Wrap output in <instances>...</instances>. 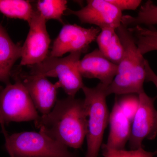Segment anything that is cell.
<instances>
[{
  "label": "cell",
  "instance_id": "8fae6325",
  "mask_svg": "<svg viewBox=\"0 0 157 157\" xmlns=\"http://www.w3.org/2000/svg\"><path fill=\"white\" fill-rule=\"evenodd\" d=\"M17 76L25 88L36 109L42 115L48 114L57 101L58 82L53 84L44 76L34 74L17 73Z\"/></svg>",
  "mask_w": 157,
  "mask_h": 157
},
{
  "label": "cell",
  "instance_id": "ac0fdd59",
  "mask_svg": "<svg viewBox=\"0 0 157 157\" xmlns=\"http://www.w3.org/2000/svg\"><path fill=\"white\" fill-rule=\"evenodd\" d=\"M130 30L135 34V42L141 54L157 51V30L147 29L141 26L130 28Z\"/></svg>",
  "mask_w": 157,
  "mask_h": 157
},
{
  "label": "cell",
  "instance_id": "ffe728a7",
  "mask_svg": "<svg viewBox=\"0 0 157 157\" xmlns=\"http://www.w3.org/2000/svg\"><path fill=\"white\" fill-rule=\"evenodd\" d=\"M104 157H153L157 155L155 152L146 151L143 147L136 150H117L109 148L106 144H103L101 147Z\"/></svg>",
  "mask_w": 157,
  "mask_h": 157
},
{
  "label": "cell",
  "instance_id": "6da1fadb",
  "mask_svg": "<svg viewBox=\"0 0 157 157\" xmlns=\"http://www.w3.org/2000/svg\"><path fill=\"white\" fill-rule=\"evenodd\" d=\"M39 132L67 147L78 149L87 133L84 100L67 98L57 100L49 113L34 121Z\"/></svg>",
  "mask_w": 157,
  "mask_h": 157
},
{
  "label": "cell",
  "instance_id": "277c9868",
  "mask_svg": "<svg viewBox=\"0 0 157 157\" xmlns=\"http://www.w3.org/2000/svg\"><path fill=\"white\" fill-rule=\"evenodd\" d=\"M6 147L13 157H77L67 147L42 132H26L8 135L1 124Z\"/></svg>",
  "mask_w": 157,
  "mask_h": 157
},
{
  "label": "cell",
  "instance_id": "2e32d148",
  "mask_svg": "<svg viewBox=\"0 0 157 157\" xmlns=\"http://www.w3.org/2000/svg\"><path fill=\"white\" fill-rule=\"evenodd\" d=\"M121 24L125 26L135 27L141 25H157V6L152 1L149 0L140 6L137 15H123Z\"/></svg>",
  "mask_w": 157,
  "mask_h": 157
},
{
  "label": "cell",
  "instance_id": "e0dca14e",
  "mask_svg": "<svg viewBox=\"0 0 157 157\" xmlns=\"http://www.w3.org/2000/svg\"><path fill=\"white\" fill-rule=\"evenodd\" d=\"M34 10L30 2L25 0H0V13L10 18L30 22Z\"/></svg>",
  "mask_w": 157,
  "mask_h": 157
},
{
  "label": "cell",
  "instance_id": "5b68a950",
  "mask_svg": "<svg viewBox=\"0 0 157 157\" xmlns=\"http://www.w3.org/2000/svg\"><path fill=\"white\" fill-rule=\"evenodd\" d=\"M14 83L0 86V124L36 121L40 116L30 96L16 73Z\"/></svg>",
  "mask_w": 157,
  "mask_h": 157
},
{
  "label": "cell",
  "instance_id": "3957f363",
  "mask_svg": "<svg viewBox=\"0 0 157 157\" xmlns=\"http://www.w3.org/2000/svg\"><path fill=\"white\" fill-rule=\"evenodd\" d=\"M101 82L94 87L84 86L82 90L87 115V151L86 157H98L105 129L109 122L106 89Z\"/></svg>",
  "mask_w": 157,
  "mask_h": 157
},
{
  "label": "cell",
  "instance_id": "9a60e30c",
  "mask_svg": "<svg viewBox=\"0 0 157 157\" xmlns=\"http://www.w3.org/2000/svg\"><path fill=\"white\" fill-rule=\"evenodd\" d=\"M96 41L98 49L110 61L118 65L124 56V48L116 29H101Z\"/></svg>",
  "mask_w": 157,
  "mask_h": 157
},
{
  "label": "cell",
  "instance_id": "603a6c76",
  "mask_svg": "<svg viewBox=\"0 0 157 157\" xmlns=\"http://www.w3.org/2000/svg\"><path fill=\"white\" fill-rule=\"evenodd\" d=\"M10 157H12V156H10Z\"/></svg>",
  "mask_w": 157,
  "mask_h": 157
},
{
  "label": "cell",
  "instance_id": "7402d4cb",
  "mask_svg": "<svg viewBox=\"0 0 157 157\" xmlns=\"http://www.w3.org/2000/svg\"><path fill=\"white\" fill-rule=\"evenodd\" d=\"M145 81L151 82L155 85L157 89V75L154 72L148 62L147 60L145 61Z\"/></svg>",
  "mask_w": 157,
  "mask_h": 157
},
{
  "label": "cell",
  "instance_id": "ba28073f",
  "mask_svg": "<svg viewBox=\"0 0 157 157\" xmlns=\"http://www.w3.org/2000/svg\"><path fill=\"white\" fill-rule=\"evenodd\" d=\"M138 105L132 121L128 140L131 150L143 147L145 139L153 140L157 135V110L155 107V98L144 91L138 95Z\"/></svg>",
  "mask_w": 157,
  "mask_h": 157
},
{
  "label": "cell",
  "instance_id": "52a82bcc",
  "mask_svg": "<svg viewBox=\"0 0 157 157\" xmlns=\"http://www.w3.org/2000/svg\"><path fill=\"white\" fill-rule=\"evenodd\" d=\"M46 20L34 10L30 22L27 36L21 47L20 66H34L43 62L48 56L51 43Z\"/></svg>",
  "mask_w": 157,
  "mask_h": 157
},
{
  "label": "cell",
  "instance_id": "30bf717a",
  "mask_svg": "<svg viewBox=\"0 0 157 157\" xmlns=\"http://www.w3.org/2000/svg\"><path fill=\"white\" fill-rule=\"evenodd\" d=\"M68 15L78 17L82 23L97 26L100 29H117L121 25L122 12L108 0H88L86 5L77 11L67 9Z\"/></svg>",
  "mask_w": 157,
  "mask_h": 157
},
{
  "label": "cell",
  "instance_id": "44dd1931",
  "mask_svg": "<svg viewBox=\"0 0 157 157\" xmlns=\"http://www.w3.org/2000/svg\"><path fill=\"white\" fill-rule=\"evenodd\" d=\"M109 2L116 6L120 11L135 10L142 2L140 0H108Z\"/></svg>",
  "mask_w": 157,
  "mask_h": 157
},
{
  "label": "cell",
  "instance_id": "7a4b0ae2",
  "mask_svg": "<svg viewBox=\"0 0 157 157\" xmlns=\"http://www.w3.org/2000/svg\"><path fill=\"white\" fill-rule=\"evenodd\" d=\"M116 32L123 45L124 56L117 65L115 77L107 86V96L112 94L138 95L144 91L145 59L138 49L133 33L129 28L121 24Z\"/></svg>",
  "mask_w": 157,
  "mask_h": 157
},
{
  "label": "cell",
  "instance_id": "d6986e66",
  "mask_svg": "<svg viewBox=\"0 0 157 157\" xmlns=\"http://www.w3.org/2000/svg\"><path fill=\"white\" fill-rule=\"evenodd\" d=\"M67 3L66 0L39 1L37 11L46 21L56 20L63 22L62 17L67 10Z\"/></svg>",
  "mask_w": 157,
  "mask_h": 157
},
{
  "label": "cell",
  "instance_id": "5bb4252c",
  "mask_svg": "<svg viewBox=\"0 0 157 157\" xmlns=\"http://www.w3.org/2000/svg\"><path fill=\"white\" fill-rule=\"evenodd\" d=\"M21 47L12 41L0 24V82L10 83L13 66L21 57Z\"/></svg>",
  "mask_w": 157,
  "mask_h": 157
},
{
  "label": "cell",
  "instance_id": "7c38bea8",
  "mask_svg": "<svg viewBox=\"0 0 157 157\" xmlns=\"http://www.w3.org/2000/svg\"><path fill=\"white\" fill-rule=\"evenodd\" d=\"M78 68L82 77L97 78L108 86L116 75L117 65L110 61L97 48L80 59Z\"/></svg>",
  "mask_w": 157,
  "mask_h": 157
},
{
  "label": "cell",
  "instance_id": "9c48e42d",
  "mask_svg": "<svg viewBox=\"0 0 157 157\" xmlns=\"http://www.w3.org/2000/svg\"><path fill=\"white\" fill-rule=\"evenodd\" d=\"M101 30L98 27H92L87 29L76 24L65 25L54 41L48 56L61 57L68 52L84 53L87 50L90 44L95 41Z\"/></svg>",
  "mask_w": 157,
  "mask_h": 157
},
{
  "label": "cell",
  "instance_id": "4fadbf2b",
  "mask_svg": "<svg viewBox=\"0 0 157 157\" xmlns=\"http://www.w3.org/2000/svg\"><path fill=\"white\" fill-rule=\"evenodd\" d=\"M132 122L121 106L118 98H116L109 113L110 130L107 143L105 144L106 146L117 150H125L131 135Z\"/></svg>",
  "mask_w": 157,
  "mask_h": 157
},
{
  "label": "cell",
  "instance_id": "8992f818",
  "mask_svg": "<svg viewBox=\"0 0 157 157\" xmlns=\"http://www.w3.org/2000/svg\"><path fill=\"white\" fill-rule=\"evenodd\" d=\"M82 53L74 52L65 57H53L48 56L42 63L30 66L31 74L44 77H57L58 83L70 97L76 94L84 86L78 68Z\"/></svg>",
  "mask_w": 157,
  "mask_h": 157
}]
</instances>
